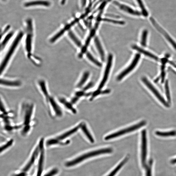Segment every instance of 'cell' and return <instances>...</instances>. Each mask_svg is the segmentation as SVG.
Returning a JSON list of instances; mask_svg holds the SVG:
<instances>
[{"instance_id":"27","label":"cell","mask_w":176,"mask_h":176,"mask_svg":"<svg viewBox=\"0 0 176 176\" xmlns=\"http://www.w3.org/2000/svg\"><path fill=\"white\" fill-rule=\"evenodd\" d=\"M68 142H66L65 143H63L58 140V139L56 138H54L49 139V140L46 141V145L48 146L58 145V144H60V145H66V144H68Z\"/></svg>"},{"instance_id":"13","label":"cell","mask_w":176,"mask_h":176,"mask_svg":"<svg viewBox=\"0 0 176 176\" xmlns=\"http://www.w3.org/2000/svg\"><path fill=\"white\" fill-rule=\"evenodd\" d=\"M81 124L69 131L60 134V135L56 137L55 138L58 140L62 142V141L65 140V139L67 138L68 137L76 133L78 130V129L81 128Z\"/></svg>"},{"instance_id":"38","label":"cell","mask_w":176,"mask_h":176,"mask_svg":"<svg viewBox=\"0 0 176 176\" xmlns=\"http://www.w3.org/2000/svg\"><path fill=\"white\" fill-rule=\"evenodd\" d=\"M75 95L76 96H77L79 98L82 96H87V94H85V93L83 91L77 92L75 93Z\"/></svg>"},{"instance_id":"24","label":"cell","mask_w":176,"mask_h":176,"mask_svg":"<svg viewBox=\"0 0 176 176\" xmlns=\"http://www.w3.org/2000/svg\"><path fill=\"white\" fill-rule=\"evenodd\" d=\"M14 33L13 32H11L8 33V34L3 39V41H2L1 43V51L3 50L6 47L7 44L8 43L10 40L13 37Z\"/></svg>"},{"instance_id":"31","label":"cell","mask_w":176,"mask_h":176,"mask_svg":"<svg viewBox=\"0 0 176 176\" xmlns=\"http://www.w3.org/2000/svg\"><path fill=\"white\" fill-rule=\"evenodd\" d=\"M121 7V8L123 9H123V10L128 12L129 14L139 16L141 15V14L140 12L134 10L128 6L122 5Z\"/></svg>"},{"instance_id":"15","label":"cell","mask_w":176,"mask_h":176,"mask_svg":"<svg viewBox=\"0 0 176 176\" xmlns=\"http://www.w3.org/2000/svg\"><path fill=\"white\" fill-rule=\"evenodd\" d=\"M41 91L43 96L45 97L46 102L48 101L49 97L51 96L48 91L47 85L45 81L41 80L38 82Z\"/></svg>"},{"instance_id":"8","label":"cell","mask_w":176,"mask_h":176,"mask_svg":"<svg viewBox=\"0 0 176 176\" xmlns=\"http://www.w3.org/2000/svg\"><path fill=\"white\" fill-rule=\"evenodd\" d=\"M55 116L58 118L62 117L63 112L60 104L53 97L50 96L47 102Z\"/></svg>"},{"instance_id":"20","label":"cell","mask_w":176,"mask_h":176,"mask_svg":"<svg viewBox=\"0 0 176 176\" xmlns=\"http://www.w3.org/2000/svg\"><path fill=\"white\" fill-rule=\"evenodd\" d=\"M50 5V3L48 1L41 0L28 2L24 4V6L26 7L38 5L49 6Z\"/></svg>"},{"instance_id":"32","label":"cell","mask_w":176,"mask_h":176,"mask_svg":"<svg viewBox=\"0 0 176 176\" xmlns=\"http://www.w3.org/2000/svg\"><path fill=\"white\" fill-rule=\"evenodd\" d=\"M148 35V31L147 30H145L143 32L142 34L141 44L144 47H145L146 45L147 39Z\"/></svg>"},{"instance_id":"33","label":"cell","mask_w":176,"mask_h":176,"mask_svg":"<svg viewBox=\"0 0 176 176\" xmlns=\"http://www.w3.org/2000/svg\"><path fill=\"white\" fill-rule=\"evenodd\" d=\"M165 87L166 97H167L168 102L169 103L171 102V97L168 81H166Z\"/></svg>"},{"instance_id":"5","label":"cell","mask_w":176,"mask_h":176,"mask_svg":"<svg viewBox=\"0 0 176 176\" xmlns=\"http://www.w3.org/2000/svg\"><path fill=\"white\" fill-rule=\"evenodd\" d=\"M146 122L145 121L141 122L140 123L137 124L126 129H122L116 133L110 134L106 136L105 138V140H108L110 139L117 137L120 136L124 135L125 134L131 133L132 131L137 130L141 127L146 125Z\"/></svg>"},{"instance_id":"42","label":"cell","mask_w":176,"mask_h":176,"mask_svg":"<svg viewBox=\"0 0 176 176\" xmlns=\"http://www.w3.org/2000/svg\"><path fill=\"white\" fill-rule=\"evenodd\" d=\"M26 174L25 173H22L17 174L14 176H26Z\"/></svg>"},{"instance_id":"35","label":"cell","mask_w":176,"mask_h":176,"mask_svg":"<svg viewBox=\"0 0 176 176\" xmlns=\"http://www.w3.org/2000/svg\"><path fill=\"white\" fill-rule=\"evenodd\" d=\"M102 20L103 21L108 22L114 24H125L124 22L123 21H117L114 20L107 18H104L102 19Z\"/></svg>"},{"instance_id":"23","label":"cell","mask_w":176,"mask_h":176,"mask_svg":"<svg viewBox=\"0 0 176 176\" xmlns=\"http://www.w3.org/2000/svg\"><path fill=\"white\" fill-rule=\"evenodd\" d=\"M81 128L83 133L89 139V141L91 142V143H94V139L93 138L91 134H90L89 131L88 130L86 125L84 123H81Z\"/></svg>"},{"instance_id":"22","label":"cell","mask_w":176,"mask_h":176,"mask_svg":"<svg viewBox=\"0 0 176 176\" xmlns=\"http://www.w3.org/2000/svg\"><path fill=\"white\" fill-rule=\"evenodd\" d=\"M68 34L70 39L78 47H81L82 44L81 41L79 39H78L72 31L70 30L68 31Z\"/></svg>"},{"instance_id":"9","label":"cell","mask_w":176,"mask_h":176,"mask_svg":"<svg viewBox=\"0 0 176 176\" xmlns=\"http://www.w3.org/2000/svg\"><path fill=\"white\" fill-rule=\"evenodd\" d=\"M140 58V55L139 54H137L134 57L133 60L132 61L131 64L128 67L122 71L117 77V80H121L123 78L128 75L129 73L131 72L135 67L136 66Z\"/></svg>"},{"instance_id":"19","label":"cell","mask_w":176,"mask_h":176,"mask_svg":"<svg viewBox=\"0 0 176 176\" xmlns=\"http://www.w3.org/2000/svg\"><path fill=\"white\" fill-rule=\"evenodd\" d=\"M94 41L95 46H96L102 60V61H104L105 60V53L99 38L96 37L94 38Z\"/></svg>"},{"instance_id":"4","label":"cell","mask_w":176,"mask_h":176,"mask_svg":"<svg viewBox=\"0 0 176 176\" xmlns=\"http://www.w3.org/2000/svg\"><path fill=\"white\" fill-rule=\"evenodd\" d=\"M26 26V36L25 40V48L29 54L32 50L33 37V28L32 20L30 19L27 20Z\"/></svg>"},{"instance_id":"26","label":"cell","mask_w":176,"mask_h":176,"mask_svg":"<svg viewBox=\"0 0 176 176\" xmlns=\"http://www.w3.org/2000/svg\"><path fill=\"white\" fill-rule=\"evenodd\" d=\"M155 134L156 135L161 137L174 136H176V131H172L168 132L156 131Z\"/></svg>"},{"instance_id":"43","label":"cell","mask_w":176,"mask_h":176,"mask_svg":"<svg viewBox=\"0 0 176 176\" xmlns=\"http://www.w3.org/2000/svg\"><path fill=\"white\" fill-rule=\"evenodd\" d=\"M171 163L173 164H176V158L173 159V160L171 161Z\"/></svg>"},{"instance_id":"11","label":"cell","mask_w":176,"mask_h":176,"mask_svg":"<svg viewBox=\"0 0 176 176\" xmlns=\"http://www.w3.org/2000/svg\"><path fill=\"white\" fill-rule=\"evenodd\" d=\"M150 20L153 25L160 32V33L162 34L167 39L168 41L173 46L175 50H176V43L173 40L169 34L164 30V29L158 25V24L156 22L155 20L152 18H150Z\"/></svg>"},{"instance_id":"40","label":"cell","mask_w":176,"mask_h":176,"mask_svg":"<svg viewBox=\"0 0 176 176\" xmlns=\"http://www.w3.org/2000/svg\"><path fill=\"white\" fill-rule=\"evenodd\" d=\"M79 98V97L75 96L72 98L71 101V102L72 103V104H74L77 102Z\"/></svg>"},{"instance_id":"28","label":"cell","mask_w":176,"mask_h":176,"mask_svg":"<svg viewBox=\"0 0 176 176\" xmlns=\"http://www.w3.org/2000/svg\"><path fill=\"white\" fill-rule=\"evenodd\" d=\"M89 73L87 71L85 72L83 74L81 79L79 83L77 85L78 88H81L84 85L85 82L87 81L89 76Z\"/></svg>"},{"instance_id":"12","label":"cell","mask_w":176,"mask_h":176,"mask_svg":"<svg viewBox=\"0 0 176 176\" xmlns=\"http://www.w3.org/2000/svg\"><path fill=\"white\" fill-rule=\"evenodd\" d=\"M39 146L40 149L41 154L40 159L39 160L37 176H41L42 173L44 158V140L41 138L39 142Z\"/></svg>"},{"instance_id":"41","label":"cell","mask_w":176,"mask_h":176,"mask_svg":"<svg viewBox=\"0 0 176 176\" xmlns=\"http://www.w3.org/2000/svg\"><path fill=\"white\" fill-rule=\"evenodd\" d=\"M10 28V26H8L7 27H6V28H5L3 30V31H2V33L1 34V36H2L4 35V34L6 33L9 30Z\"/></svg>"},{"instance_id":"16","label":"cell","mask_w":176,"mask_h":176,"mask_svg":"<svg viewBox=\"0 0 176 176\" xmlns=\"http://www.w3.org/2000/svg\"><path fill=\"white\" fill-rule=\"evenodd\" d=\"M40 151V149L39 145L37 147L35 150H34L30 161L24 168L23 170L24 172H26L30 169L31 166L35 162L36 159Z\"/></svg>"},{"instance_id":"7","label":"cell","mask_w":176,"mask_h":176,"mask_svg":"<svg viewBox=\"0 0 176 176\" xmlns=\"http://www.w3.org/2000/svg\"><path fill=\"white\" fill-rule=\"evenodd\" d=\"M142 81L147 87L155 95V96L159 100L160 102L162 103L164 106L167 107H169V105L168 103L165 101L163 97L161 96L160 92L158 91L148 79L147 78L143 77L142 78Z\"/></svg>"},{"instance_id":"44","label":"cell","mask_w":176,"mask_h":176,"mask_svg":"<svg viewBox=\"0 0 176 176\" xmlns=\"http://www.w3.org/2000/svg\"><path fill=\"white\" fill-rule=\"evenodd\" d=\"M66 0H62V4L64 5L65 4Z\"/></svg>"},{"instance_id":"1","label":"cell","mask_w":176,"mask_h":176,"mask_svg":"<svg viewBox=\"0 0 176 176\" xmlns=\"http://www.w3.org/2000/svg\"><path fill=\"white\" fill-rule=\"evenodd\" d=\"M112 150L111 148H105L100 149L97 150L90 152L89 153H85L79 157L74 159L72 161H68L66 163L65 165L67 167H72L82 162L85 160L87 159L90 158L98 156L104 154H109L112 152Z\"/></svg>"},{"instance_id":"37","label":"cell","mask_w":176,"mask_h":176,"mask_svg":"<svg viewBox=\"0 0 176 176\" xmlns=\"http://www.w3.org/2000/svg\"><path fill=\"white\" fill-rule=\"evenodd\" d=\"M165 77L164 66H162V72L161 73V83H163L164 82Z\"/></svg>"},{"instance_id":"6","label":"cell","mask_w":176,"mask_h":176,"mask_svg":"<svg viewBox=\"0 0 176 176\" xmlns=\"http://www.w3.org/2000/svg\"><path fill=\"white\" fill-rule=\"evenodd\" d=\"M141 164L144 167H146L147 164L146 160L147 157V140L146 137V132L144 130L141 132Z\"/></svg>"},{"instance_id":"10","label":"cell","mask_w":176,"mask_h":176,"mask_svg":"<svg viewBox=\"0 0 176 176\" xmlns=\"http://www.w3.org/2000/svg\"><path fill=\"white\" fill-rule=\"evenodd\" d=\"M112 60H113V56L111 54H110L108 58L107 62L106 68H105L103 78H102L101 83H100L98 88V90H101L106 84L108 78L110 71Z\"/></svg>"},{"instance_id":"21","label":"cell","mask_w":176,"mask_h":176,"mask_svg":"<svg viewBox=\"0 0 176 176\" xmlns=\"http://www.w3.org/2000/svg\"><path fill=\"white\" fill-rule=\"evenodd\" d=\"M132 48L133 49L136 50L139 52L143 54L144 55H145L148 57H150L151 58H152L154 60H158V58L156 57V56L154 55L153 54L151 53L148 52L143 49L141 48L140 47L137 45H134L132 46Z\"/></svg>"},{"instance_id":"2","label":"cell","mask_w":176,"mask_h":176,"mask_svg":"<svg viewBox=\"0 0 176 176\" xmlns=\"http://www.w3.org/2000/svg\"><path fill=\"white\" fill-rule=\"evenodd\" d=\"M23 32L21 31L19 32L16 38L14 39L13 43H12L9 49L8 52L5 56L1 65V68H0L1 71H0V72H1V74L3 72L12 56H13V53H14L15 51L16 50L17 47H18V44L20 42L21 39L23 37Z\"/></svg>"},{"instance_id":"18","label":"cell","mask_w":176,"mask_h":176,"mask_svg":"<svg viewBox=\"0 0 176 176\" xmlns=\"http://www.w3.org/2000/svg\"><path fill=\"white\" fill-rule=\"evenodd\" d=\"M60 104L63 105L66 108L70 110L73 113L76 114V110L72 106L71 102H68L65 98L61 97L59 98L58 101Z\"/></svg>"},{"instance_id":"14","label":"cell","mask_w":176,"mask_h":176,"mask_svg":"<svg viewBox=\"0 0 176 176\" xmlns=\"http://www.w3.org/2000/svg\"><path fill=\"white\" fill-rule=\"evenodd\" d=\"M1 84L4 86L16 87H20L22 83L19 80H10L2 79H1Z\"/></svg>"},{"instance_id":"25","label":"cell","mask_w":176,"mask_h":176,"mask_svg":"<svg viewBox=\"0 0 176 176\" xmlns=\"http://www.w3.org/2000/svg\"><path fill=\"white\" fill-rule=\"evenodd\" d=\"M128 160V158L126 157L123 160H122L120 163L119 164L115 169H114L107 176H114L115 175L116 173L120 169L122 166L125 164L127 162Z\"/></svg>"},{"instance_id":"36","label":"cell","mask_w":176,"mask_h":176,"mask_svg":"<svg viewBox=\"0 0 176 176\" xmlns=\"http://www.w3.org/2000/svg\"><path fill=\"white\" fill-rule=\"evenodd\" d=\"M58 172L57 169H53L44 176H53L57 174Z\"/></svg>"},{"instance_id":"30","label":"cell","mask_w":176,"mask_h":176,"mask_svg":"<svg viewBox=\"0 0 176 176\" xmlns=\"http://www.w3.org/2000/svg\"><path fill=\"white\" fill-rule=\"evenodd\" d=\"M153 161L151 159L146 166V176H152Z\"/></svg>"},{"instance_id":"17","label":"cell","mask_w":176,"mask_h":176,"mask_svg":"<svg viewBox=\"0 0 176 176\" xmlns=\"http://www.w3.org/2000/svg\"><path fill=\"white\" fill-rule=\"evenodd\" d=\"M72 26L70 24H68L65 26L64 28L59 31L57 33L55 34L51 38L50 40V42L52 43L56 42L64 34L66 31L69 29Z\"/></svg>"},{"instance_id":"39","label":"cell","mask_w":176,"mask_h":176,"mask_svg":"<svg viewBox=\"0 0 176 176\" xmlns=\"http://www.w3.org/2000/svg\"><path fill=\"white\" fill-rule=\"evenodd\" d=\"M93 85V83L92 82H90L88 84L86 87H85L84 88V91H85V90H87L88 89H90V88H91L92 87Z\"/></svg>"},{"instance_id":"29","label":"cell","mask_w":176,"mask_h":176,"mask_svg":"<svg viewBox=\"0 0 176 176\" xmlns=\"http://www.w3.org/2000/svg\"><path fill=\"white\" fill-rule=\"evenodd\" d=\"M86 56L87 58L90 61H91L92 63L97 66L101 67L102 66V64L101 62H99L98 60L95 58L91 53L89 52H87L86 53Z\"/></svg>"},{"instance_id":"3","label":"cell","mask_w":176,"mask_h":176,"mask_svg":"<svg viewBox=\"0 0 176 176\" xmlns=\"http://www.w3.org/2000/svg\"><path fill=\"white\" fill-rule=\"evenodd\" d=\"M34 111V105L33 103L26 102L22 105V111L23 124L22 126L30 125Z\"/></svg>"},{"instance_id":"34","label":"cell","mask_w":176,"mask_h":176,"mask_svg":"<svg viewBox=\"0 0 176 176\" xmlns=\"http://www.w3.org/2000/svg\"><path fill=\"white\" fill-rule=\"evenodd\" d=\"M13 142L14 140L13 139H11V140L7 142L6 144H4V145L2 146L1 148V150H1V153L3 151L12 146L13 145Z\"/></svg>"}]
</instances>
